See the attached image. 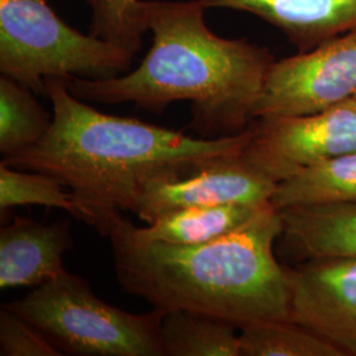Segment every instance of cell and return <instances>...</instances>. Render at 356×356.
<instances>
[{
  "mask_svg": "<svg viewBox=\"0 0 356 356\" xmlns=\"http://www.w3.org/2000/svg\"><path fill=\"white\" fill-rule=\"evenodd\" d=\"M244 160L280 184L356 149V97L314 114L254 119Z\"/></svg>",
  "mask_w": 356,
  "mask_h": 356,
  "instance_id": "6",
  "label": "cell"
},
{
  "mask_svg": "<svg viewBox=\"0 0 356 356\" xmlns=\"http://www.w3.org/2000/svg\"><path fill=\"white\" fill-rule=\"evenodd\" d=\"M63 355L163 356V310L132 314L106 304L81 276L64 275L7 304Z\"/></svg>",
  "mask_w": 356,
  "mask_h": 356,
  "instance_id": "4",
  "label": "cell"
},
{
  "mask_svg": "<svg viewBox=\"0 0 356 356\" xmlns=\"http://www.w3.org/2000/svg\"><path fill=\"white\" fill-rule=\"evenodd\" d=\"M241 356H343L326 339L302 325L261 321L239 327Z\"/></svg>",
  "mask_w": 356,
  "mask_h": 356,
  "instance_id": "18",
  "label": "cell"
},
{
  "mask_svg": "<svg viewBox=\"0 0 356 356\" xmlns=\"http://www.w3.org/2000/svg\"><path fill=\"white\" fill-rule=\"evenodd\" d=\"M91 8L90 33L132 53L140 51L148 32L145 0H88Z\"/></svg>",
  "mask_w": 356,
  "mask_h": 356,
  "instance_id": "19",
  "label": "cell"
},
{
  "mask_svg": "<svg viewBox=\"0 0 356 356\" xmlns=\"http://www.w3.org/2000/svg\"><path fill=\"white\" fill-rule=\"evenodd\" d=\"M45 206L63 209L70 216L94 226V219L67 186L57 178L33 170L16 169L0 163L1 218L17 206Z\"/></svg>",
  "mask_w": 356,
  "mask_h": 356,
  "instance_id": "17",
  "label": "cell"
},
{
  "mask_svg": "<svg viewBox=\"0 0 356 356\" xmlns=\"http://www.w3.org/2000/svg\"><path fill=\"white\" fill-rule=\"evenodd\" d=\"M268 204L193 206L157 216L147 227L129 225L131 232L141 241L193 245L213 242L242 229Z\"/></svg>",
  "mask_w": 356,
  "mask_h": 356,
  "instance_id": "13",
  "label": "cell"
},
{
  "mask_svg": "<svg viewBox=\"0 0 356 356\" xmlns=\"http://www.w3.org/2000/svg\"><path fill=\"white\" fill-rule=\"evenodd\" d=\"M0 355L61 356L63 354L35 325L3 305L0 309Z\"/></svg>",
  "mask_w": 356,
  "mask_h": 356,
  "instance_id": "20",
  "label": "cell"
},
{
  "mask_svg": "<svg viewBox=\"0 0 356 356\" xmlns=\"http://www.w3.org/2000/svg\"><path fill=\"white\" fill-rule=\"evenodd\" d=\"M270 204L276 210L291 206L356 204V149L277 184Z\"/></svg>",
  "mask_w": 356,
  "mask_h": 356,
  "instance_id": "15",
  "label": "cell"
},
{
  "mask_svg": "<svg viewBox=\"0 0 356 356\" xmlns=\"http://www.w3.org/2000/svg\"><path fill=\"white\" fill-rule=\"evenodd\" d=\"M33 92L11 76H0V153L4 157L35 147L51 129L53 114Z\"/></svg>",
  "mask_w": 356,
  "mask_h": 356,
  "instance_id": "16",
  "label": "cell"
},
{
  "mask_svg": "<svg viewBox=\"0 0 356 356\" xmlns=\"http://www.w3.org/2000/svg\"><path fill=\"white\" fill-rule=\"evenodd\" d=\"M356 95V28L275 61L254 119L318 113Z\"/></svg>",
  "mask_w": 356,
  "mask_h": 356,
  "instance_id": "7",
  "label": "cell"
},
{
  "mask_svg": "<svg viewBox=\"0 0 356 356\" xmlns=\"http://www.w3.org/2000/svg\"><path fill=\"white\" fill-rule=\"evenodd\" d=\"M53 123L35 147L4 157L16 169L49 175L86 207L94 227L122 210L135 211L144 189L159 179L189 176L220 159L242 154L252 136L191 138L135 118L104 114L74 97L61 78L45 79Z\"/></svg>",
  "mask_w": 356,
  "mask_h": 356,
  "instance_id": "1",
  "label": "cell"
},
{
  "mask_svg": "<svg viewBox=\"0 0 356 356\" xmlns=\"http://www.w3.org/2000/svg\"><path fill=\"white\" fill-rule=\"evenodd\" d=\"M286 268L291 319L356 356V257L307 259Z\"/></svg>",
  "mask_w": 356,
  "mask_h": 356,
  "instance_id": "8",
  "label": "cell"
},
{
  "mask_svg": "<svg viewBox=\"0 0 356 356\" xmlns=\"http://www.w3.org/2000/svg\"><path fill=\"white\" fill-rule=\"evenodd\" d=\"M72 247L69 220L45 225L15 216L0 229V289L38 286L64 275V254Z\"/></svg>",
  "mask_w": 356,
  "mask_h": 356,
  "instance_id": "10",
  "label": "cell"
},
{
  "mask_svg": "<svg viewBox=\"0 0 356 356\" xmlns=\"http://www.w3.org/2000/svg\"><path fill=\"white\" fill-rule=\"evenodd\" d=\"M276 188L277 184L250 165L242 153L185 177L154 181L141 193L134 213L151 223L157 216L193 206L268 204Z\"/></svg>",
  "mask_w": 356,
  "mask_h": 356,
  "instance_id": "9",
  "label": "cell"
},
{
  "mask_svg": "<svg viewBox=\"0 0 356 356\" xmlns=\"http://www.w3.org/2000/svg\"><path fill=\"white\" fill-rule=\"evenodd\" d=\"M239 327L191 310L164 312L160 343L164 356H241Z\"/></svg>",
  "mask_w": 356,
  "mask_h": 356,
  "instance_id": "14",
  "label": "cell"
},
{
  "mask_svg": "<svg viewBox=\"0 0 356 356\" xmlns=\"http://www.w3.org/2000/svg\"><path fill=\"white\" fill-rule=\"evenodd\" d=\"M129 225L119 211L98 232L111 242L120 286L153 309L198 312L238 327L291 319L286 268L275 256L282 220L272 204L242 229L202 244L141 241Z\"/></svg>",
  "mask_w": 356,
  "mask_h": 356,
  "instance_id": "3",
  "label": "cell"
},
{
  "mask_svg": "<svg viewBox=\"0 0 356 356\" xmlns=\"http://www.w3.org/2000/svg\"><path fill=\"white\" fill-rule=\"evenodd\" d=\"M355 97H356V95H355Z\"/></svg>",
  "mask_w": 356,
  "mask_h": 356,
  "instance_id": "21",
  "label": "cell"
},
{
  "mask_svg": "<svg viewBox=\"0 0 356 356\" xmlns=\"http://www.w3.org/2000/svg\"><path fill=\"white\" fill-rule=\"evenodd\" d=\"M282 236L307 259L356 257V204L281 209Z\"/></svg>",
  "mask_w": 356,
  "mask_h": 356,
  "instance_id": "12",
  "label": "cell"
},
{
  "mask_svg": "<svg viewBox=\"0 0 356 356\" xmlns=\"http://www.w3.org/2000/svg\"><path fill=\"white\" fill-rule=\"evenodd\" d=\"M134 54L67 26L48 0H0V73L45 95L47 78L126 73Z\"/></svg>",
  "mask_w": 356,
  "mask_h": 356,
  "instance_id": "5",
  "label": "cell"
},
{
  "mask_svg": "<svg viewBox=\"0 0 356 356\" xmlns=\"http://www.w3.org/2000/svg\"><path fill=\"white\" fill-rule=\"evenodd\" d=\"M207 10L251 13L281 31L297 51L356 28V0H200Z\"/></svg>",
  "mask_w": 356,
  "mask_h": 356,
  "instance_id": "11",
  "label": "cell"
},
{
  "mask_svg": "<svg viewBox=\"0 0 356 356\" xmlns=\"http://www.w3.org/2000/svg\"><path fill=\"white\" fill-rule=\"evenodd\" d=\"M200 0H145L152 47L127 74L61 78L85 102L134 103L163 114L170 103H191V127L204 139L241 134L254 120L268 72L276 61L247 38L216 35Z\"/></svg>",
  "mask_w": 356,
  "mask_h": 356,
  "instance_id": "2",
  "label": "cell"
}]
</instances>
